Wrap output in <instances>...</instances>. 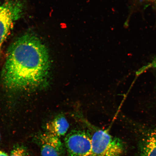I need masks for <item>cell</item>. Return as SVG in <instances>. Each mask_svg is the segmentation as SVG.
Segmentation results:
<instances>
[{
  "label": "cell",
  "instance_id": "10",
  "mask_svg": "<svg viewBox=\"0 0 156 156\" xmlns=\"http://www.w3.org/2000/svg\"><path fill=\"white\" fill-rule=\"evenodd\" d=\"M155 5H154V7H155V11L156 12V1H155Z\"/></svg>",
  "mask_w": 156,
  "mask_h": 156
},
{
  "label": "cell",
  "instance_id": "7",
  "mask_svg": "<svg viewBox=\"0 0 156 156\" xmlns=\"http://www.w3.org/2000/svg\"><path fill=\"white\" fill-rule=\"evenodd\" d=\"M69 126L65 117L60 115L47 124L46 132L60 138L67 133Z\"/></svg>",
  "mask_w": 156,
  "mask_h": 156
},
{
  "label": "cell",
  "instance_id": "4",
  "mask_svg": "<svg viewBox=\"0 0 156 156\" xmlns=\"http://www.w3.org/2000/svg\"><path fill=\"white\" fill-rule=\"evenodd\" d=\"M64 145L68 156L92 155L91 136L84 130H72L66 136Z\"/></svg>",
  "mask_w": 156,
  "mask_h": 156
},
{
  "label": "cell",
  "instance_id": "2",
  "mask_svg": "<svg viewBox=\"0 0 156 156\" xmlns=\"http://www.w3.org/2000/svg\"><path fill=\"white\" fill-rule=\"evenodd\" d=\"M25 6L21 0L0 2V50L15 23L22 16Z\"/></svg>",
  "mask_w": 156,
  "mask_h": 156
},
{
  "label": "cell",
  "instance_id": "8",
  "mask_svg": "<svg viewBox=\"0 0 156 156\" xmlns=\"http://www.w3.org/2000/svg\"><path fill=\"white\" fill-rule=\"evenodd\" d=\"M9 156H31L26 147L23 145H16L13 148Z\"/></svg>",
  "mask_w": 156,
  "mask_h": 156
},
{
  "label": "cell",
  "instance_id": "5",
  "mask_svg": "<svg viewBox=\"0 0 156 156\" xmlns=\"http://www.w3.org/2000/svg\"><path fill=\"white\" fill-rule=\"evenodd\" d=\"M41 153L42 156H64L66 149L60 138L45 133L41 136Z\"/></svg>",
  "mask_w": 156,
  "mask_h": 156
},
{
  "label": "cell",
  "instance_id": "9",
  "mask_svg": "<svg viewBox=\"0 0 156 156\" xmlns=\"http://www.w3.org/2000/svg\"><path fill=\"white\" fill-rule=\"evenodd\" d=\"M0 156H9L5 152L0 151Z\"/></svg>",
  "mask_w": 156,
  "mask_h": 156
},
{
  "label": "cell",
  "instance_id": "11",
  "mask_svg": "<svg viewBox=\"0 0 156 156\" xmlns=\"http://www.w3.org/2000/svg\"><path fill=\"white\" fill-rule=\"evenodd\" d=\"M146 1H156V0H146Z\"/></svg>",
  "mask_w": 156,
  "mask_h": 156
},
{
  "label": "cell",
  "instance_id": "6",
  "mask_svg": "<svg viewBox=\"0 0 156 156\" xmlns=\"http://www.w3.org/2000/svg\"><path fill=\"white\" fill-rule=\"evenodd\" d=\"M139 156H156V128L142 132L138 142Z\"/></svg>",
  "mask_w": 156,
  "mask_h": 156
},
{
  "label": "cell",
  "instance_id": "3",
  "mask_svg": "<svg viewBox=\"0 0 156 156\" xmlns=\"http://www.w3.org/2000/svg\"><path fill=\"white\" fill-rule=\"evenodd\" d=\"M91 136V156H120L124 145L122 140L111 135L107 130L97 129Z\"/></svg>",
  "mask_w": 156,
  "mask_h": 156
},
{
  "label": "cell",
  "instance_id": "12",
  "mask_svg": "<svg viewBox=\"0 0 156 156\" xmlns=\"http://www.w3.org/2000/svg\"><path fill=\"white\" fill-rule=\"evenodd\" d=\"M1 134H0V142H1Z\"/></svg>",
  "mask_w": 156,
  "mask_h": 156
},
{
  "label": "cell",
  "instance_id": "1",
  "mask_svg": "<svg viewBox=\"0 0 156 156\" xmlns=\"http://www.w3.org/2000/svg\"><path fill=\"white\" fill-rule=\"evenodd\" d=\"M49 54L40 39L26 34L9 46L3 68L5 86L13 91L38 88L46 83L50 70Z\"/></svg>",
  "mask_w": 156,
  "mask_h": 156
}]
</instances>
